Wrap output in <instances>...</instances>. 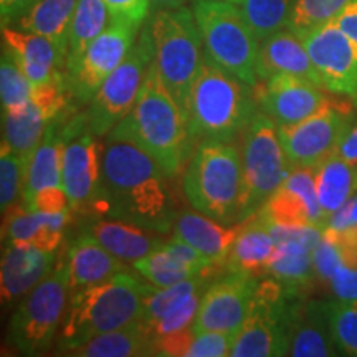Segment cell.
<instances>
[{
  "instance_id": "cell-1",
  "label": "cell",
  "mask_w": 357,
  "mask_h": 357,
  "mask_svg": "<svg viewBox=\"0 0 357 357\" xmlns=\"http://www.w3.org/2000/svg\"><path fill=\"white\" fill-rule=\"evenodd\" d=\"M167 174L136 142L106 137L101 153V192L93 211L167 234L174 229Z\"/></svg>"
},
{
  "instance_id": "cell-2",
  "label": "cell",
  "mask_w": 357,
  "mask_h": 357,
  "mask_svg": "<svg viewBox=\"0 0 357 357\" xmlns=\"http://www.w3.org/2000/svg\"><path fill=\"white\" fill-rule=\"evenodd\" d=\"M106 137L136 142L158 160L169 178L176 177L181 169L189 164L192 147L195 144L189 119L162 83L153 63L147 68L132 109Z\"/></svg>"
},
{
  "instance_id": "cell-3",
  "label": "cell",
  "mask_w": 357,
  "mask_h": 357,
  "mask_svg": "<svg viewBox=\"0 0 357 357\" xmlns=\"http://www.w3.org/2000/svg\"><path fill=\"white\" fill-rule=\"evenodd\" d=\"M149 281L128 271L71 293L61 328V349L71 351L98 334L141 321Z\"/></svg>"
},
{
  "instance_id": "cell-4",
  "label": "cell",
  "mask_w": 357,
  "mask_h": 357,
  "mask_svg": "<svg viewBox=\"0 0 357 357\" xmlns=\"http://www.w3.org/2000/svg\"><path fill=\"white\" fill-rule=\"evenodd\" d=\"M258 111L253 86L205 58L192 84L187 108L194 141L235 139Z\"/></svg>"
},
{
  "instance_id": "cell-5",
  "label": "cell",
  "mask_w": 357,
  "mask_h": 357,
  "mask_svg": "<svg viewBox=\"0 0 357 357\" xmlns=\"http://www.w3.org/2000/svg\"><path fill=\"white\" fill-rule=\"evenodd\" d=\"M153 66L187 116L192 84L207 58L194 12L187 7L158 8L142 26Z\"/></svg>"
},
{
  "instance_id": "cell-6",
  "label": "cell",
  "mask_w": 357,
  "mask_h": 357,
  "mask_svg": "<svg viewBox=\"0 0 357 357\" xmlns=\"http://www.w3.org/2000/svg\"><path fill=\"white\" fill-rule=\"evenodd\" d=\"M192 208L231 225L240 222L243 169L240 146L231 141H200L182 178Z\"/></svg>"
},
{
  "instance_id": "cell-7",
  "label": "cell",
  "mask_w": 357,
  "mask_h": 357,
  "mask_svg": "<svg viewBox=\"0 0 357 357\" xmlns=\"http://www.w3.org/2000/svg\"><path fill=\"white\" fill-rule=\"evenodd\" d=\"M192 12L208 60L255 88L260 82V40L242 7L227 0H195Z\"/></svg>"
},
{
  "instance_id": "cell-8",
  "label": "cell",
  "mask_w": 357,
  "mask_h": 357,
  "mask_svg": "<svg viewBox=\"0 0 357 357\" xmlns=\"http://www.w3.org/2000/svg\"><path fill=\"white\" fill-rule=\"evenodd\" d=\"M300 306V289L276 278L258 283L248 316L231 344V357L288 356L289 329Z\"/></svg>"
},
{
  "instance_id": "cell-9",
  "label": "cell",
  "mask_w": 357,
  "mask_h": 357,
  "mask_svg": "<svg viewBox=\"0 0 357 357\" xmlns=\"http://www.w3.org/2000/svg\"><path fill=\"white\" fill-rule=\"evenodd\" d=\"M243 194L240 222L260 211L280 189L293 166L284 154L278 136V126L270 116L258 111L242 132Z\"/></svg>"
},
{
  "instance_id": "cell-10",
  "label": "cell",
  "mask_w": 357,
  "mask_h": 357,
  "mask_svg": "<svg viewBox=\"0 0 357 357\" xmlns=\"http://www.w3.org/2000/svg\"><path fill=\"white\" fill-rule=\"evenodd\" d=\"M70 291L68 263L61 260L17 306L8 328L12 344L26 356L47 349L66 312Z\"/></svg>"
},
{
  "instance_id": "cell-11",
  "label": "cell",
  "mask_w": 357,
  "mask_h": 357,
  "mask_svg": "<svg viewBox=\"0 0 357 357\" xmlns=\"http://www.w3.org/2000/svg\"><path fill=\"white\" fill-rule=\"evenodd\" d=\"M151 60L153 53L149 40L141 29L139 40L132 45L123 63L106 78L95 98L89 101L86 124L96 137L108 136L111 129L132 109Z\"/></svg>"
},
{
  "instance_id": "cell-12",
  "label": "cell",
  "mask_w": 357,
  "mask_h": 357,
  "mask_svg": "<svg viewBox=\"0 0 357 357\" xmlns=\"http://www.w3.org/2000/svg\"><path fill=\"white\" fill-rule=\"evenodd\" d=\"M139 29L129 22L111 19L108 26L88 45L77 63L66 68L68 86L79 102L91 101L106 78L123 63L136 43Z\"/></svg>"
},
{
  "instance_id": "cell-13",
  "label": "cell",
  "mask_w": 357,
  "mask_h": 357,
  "mask_svg": "<svg viewBox=\"0 0 357 357\" xmlns=\"http://www.w3.org/2000/svg\"><path fill=\"white\" fill-rule=\"evenodd\" d=\"M349 128L347 113L333 102L300 123L278 126V136L293 167L318 169L336 154Z\"/></svg>"
},
{
  "instance_id": "cell-14",
  "label": "cell",
  "mask_w": 357,
  "mask_h": 357,
  "mask_svg": "<svg viewBox=\"0 0 357 357\" xmlns=\"http://www.w3.org/2000/svg\"><path fill=\"white\" fill-rule=\"evenodd\" d=\"M300 37L324 88L347 96L357 106V43L354 40L334 22L307 30Z\"/></svg>"
},
{
  "instance_id": "cell-15",
  "label": "cell",
  "mask_w": 357,
  "mask_h": 357,
  "mask_svg": "<svg viewBox=\"0 0 357 357\" xmlns=\"http://www.w3.org/2000/svg\"><path fill=\"white\" fill-rule=\"evenodd\" d=\"M65 126L63 187L71 211L86 212L95 208L101 192V153L95 134L83 124Z\"/></svg>"
},
{
  "instance_id": "cell-16",
  "label": "cell",
  "mask_w": 357,
  "mask_h": 357,
  "mask_svg": "<svg viewBox=\"0 0 357 357\" xmlns=\"http://www.w3.org/2000/svg\"><path fill=\"white\" fill-rule=\"evenodd\" d=\"M65 83L35 86V93L22 108L2 113V146L13 153L32 158L43 141L48 126L65 108Z\"/></svg>"
},
{
  "instance_id": "cell-17",
  "label": "cell",
  "mask_w": 357,
  "mask_h": 357,
  "mask_svg": "<svg viewBox=\"0 0 357 357\" xmlns=\"http://www.w3.org/2000/svg\"><path fill=\"white\" fill-rule=\"evenodd\" d=\"M257 287L253 275L234 271L207 287L195 316L194 331H220L235 336L247 319Z\"/></svg>"
},
{
  "instance_id": "cell-18",
  "label": "cell",
  "mask_w": 357,
  "mask_h": 357,
  "mask_svg": "<svg viewBox=\"0 0 357 357\" xmlns=\"http://www.w3.org/2000/svg\"><path fill=\"white\" fill-rule=\"evenodd\" d=\"M253 89L258 108L270 116L276 126L300 123L333 105L324 88L293 75H273L260 79Z\"/></svg>"
},
{
  "instance_id": "cell-19",
  "label": "cell",
  "mask_w": 357,
  "mask_h": 357,
  "mask_svg": "<svg viewBox=\"0 0 357 357\" xmlns=\"http://www.w3.org/2000/svg\"><path fill=\"white\" fill-rule=\"evenodd\" d=\"M266 220L284 225H316L326 220L316 192V169L293 167L278 190L258 211Z\"/></svg>"
},
{
  "instance_id": "cell-20",
  "label": "cell",
  "mask_w": 357,
  "mask_h": 357,
  "mask_svg": "<svg viewBox=\"0 0 357 357\" xmlns=\"http://www.w3.org/2000/svg\"><path fill=\"white\" fill-rule=\"evenodd\" d=\"M2 38L17 65L35 86L65 82L63 68L68 55L50 38L12 25L2 26Z\"/></svg>"
},
{
  "instance_id": "cell-21",
  "label": "cell",
  "mask_w": 357,
  "mask_h": 357,
  "mask_svg": "<svg viewBox=\"0 0 357 357\" xmlns=\"http://www.w3.org/2000/svg\"><path fill=\"white\" fill-rule=\"evenodd\" d=\"M55 266V252L26 242L7 240L2 252L0 291L2 301L10 303L25 296Z\"/></svg>"
},
{
  "instance_id": "cell-22",
  "label": "cell",
  "mask_w": 357,
  "mask_h": 357,
  "mask_svg": "<svg viewBox=\"0 0 357 357\" xmlns=\"http://www.w3.org/2000/svg\"><path fill=\"white\" fill-rule=\"evenodd\" d=\"M245 220L225 225L199 211L182 212L174 223V236L190 245L213 265H225Z\"/></svg>"
},
{
  "instance_id": "cell-23",
  "label": "cell",
  "mask_w": 357,
  "mask_h": 357,
  "mask_svg": "<svg viewBox=\"0 0 357 357\" xmlns=\"http://www.w3.org/2000/svg\"><path fill=\"white\" fill-rule=\"evenodd\" d=\"M273 75H293V77L305 78L324 88L323 79L306 50L305 42L300 35L289 29L280 30L260 43L258 77L265 79Z\"/></svg>"
},
{
  "instance_id": "cell-24",
  "label": "cell",
  "mask_w": 357,
  "mask_h": 357,
  "mask_svg": "<svg viewBox=\"0 0 357 357\" xmlns=\"http://www.w3.org/2000/svg\"><path fill=\"white\" fill-rule=\"evenodd\" d=\"M91 234L102 247L124 263H136L166 243L162 231L147 229L123 218H100L89 225Z\"/></svg>"
},
{
  "instance_id": "cell-25",
  "label": "cell",
  "mask_w": 357,
  "mask_h": 357,
  "mask_svg": "<svg viewBox=\"0 0 357 357\" xmlns=\"http://www.w3.org/2000/svg\"><path fill=\"white\" fill-rule=\"evenodd\" d=\"M66 263H68L70 289L73 293L128 271L126 263L102 247L91 234H84L75 240L68 250Z\"/></svg>"
},
{
  "instance_id": "cell-26",
  "label": "cell",
  "mask_w": 357,
  "mask_h": 357,
  "mask_svg": "<svg viewBox=\"0 0 357 357\" xmlns=\"http://www.w3.org/2000/svg\"><path fill=\"white\" fill-rule=\"evenodd\" d=\"M70 213L71 211L40 213L26 208L25 204H15L3 212V238L32 243L35 247L55 252L70 220Z\"/></svg>"
},
{
  "instance_id": "cell-27",
  "label": "cell",
  "mask_w": 357,
  "mask_h": 357,
  "mask_svg": "<svg viewBox=\"0 0 357 357\" xmlns=\"http://www.w3.org/2000/svg\"><path fill=\"white\" fill-rule=\"evenodd\" d=\"M337 351L329 329L326 301L300 303L289 329L288 356L328 357L339 354Z\"/></svg>"
},
{
  "instance_id": "cell-28",
  "label": "cell",
  "mask_w": 357,
  "mask_h": 357,
  "mask_svg": "<svg viewBox=\"0 0 357 357\" xmlns=\"http://www.w3.org/2000/svg\"><path fill=\"white\" fill-rule=\"evenodd\" d=\"M56 119L48 126L43 141L40 142L29 160L24 197H22L24 204L30 202L40 192L63 187V151L66 136L65 128L63 131L58 129Z\"/></svg>"
},
{
  "instance_id": "cell-29",
  "label": "cell",
  "mask_w": 357,
  "mask_h": 357,
  "mask_svg": "<svg viewBox=\"0 0 357 357\" xmlns=\"http://www.w3.org/2000/svg\"><path fill=\"white\" fill-rule=\"evenodd\" d=\"M276 253L275 236L271 234L270 225L260 212L245 220V225L238 236L225 266L234 273L255 275L265 271L268 263L273 260Z\"/></svg>"
},
{
  "instance_id": "cell-30",
  "label": "cell",
  "mask_w": 357,
  "mask_h": 357,
  "mask_svg": "<svg viewBox=\"0 0 357 357\" xmlns=\"http://www.w3.org/2000/svg\"><path fill=\"white\" fill-rule=\"evenodd\" d=\"M68 354L77 357H142L155 356V342L149 333L139 324L124 326L114 331L98 334L83 342Z\"/></svg>"
},
{
  "instance_id": "cell-31",
  "label": "cell",
  "mask_w": 357,
  "mask_h": 357,
  "mask_svg": "<svg viewBox=\"0 0 357 357\" xmlns=\"http://www.w3.org/2000/svg\"><path fill=\"white\" fill-rule=\"evenodd\" d=\"M78 0H38L15 22L17 29L43 35L68 55V35Z\"/></svg>"
},
{
  "instance_id": "cell-32",
  "label": "cell",
  "mask_w": 357,
  "mask_h": 357,
  "mask_svg": "<svg viewBox=\"0 0 357 357\" xmlns=\"http://www.w3.org/2000/svg\"><path fill=\"white\" fill-rule=\"evenodd\" d=\"M316 192L326 220L352 199L357 192V166L337 154L326 159L316 169ZM326 229V227H324Z\"/></svg>"
},
{
  "instance_id": "cell-33",
  "label": "cell",
  "mask_w": 357,
  "mask_h": 357,
  "mask_svg": "<svg viewBox=\"0 0 357 357\" xmlns=\"http://www.w3.org/2000/svg\"><path fill=\"white\" fill-rule=\"evenodd\" d=\"M111 13L102 0H78L68 35V60L66 68L77 63L89 43L108 26Z\"/></svg>"
},
{
  "instance_id": "cell-34",
  "label": "cell",
  "mask_w": 357,
  "mask_h": 357,
  "mask_svg": "<svg viewBox=\"0 0 357 357\" xmlns=\"http://www.w3.org/2000/svg\"><path fill=\"white\" fill-rule=\"evenodd\" d=\"M208 276H195V278L181 281V283L171 284V287H155L153 284L151 291L147 293L144 303V312L139 324L147 333V329L153 326L155 321L166 316L167 312L177 310L190 298L202 294L207 289Z\"/></svg>"
},
{
  "instance_id": "cell-35",
  "label": "cell",
  "mask_w": 357,
  "mask_h": 357,
  "mask_svg": "<svg viewBox=\"0 0 357 357\" xmlns=\"http://www.w3.org/2000/svg\"><path fill=\"white\" fill-rule=\"evenodd\" d=\"M132 268L137 275L155 287H171L181 281L195 278V276H211L181 260L166 243L132 263Z\"/></svg>"
},
{
  "instance_id": "cell-36",
  "label": "cell",
  "mask_w": 357,
  "mask_h": 357,
  "mask_svg": "<svg viewBox=\"0 0 357 357\" xmlns=\"http://www.w3.org/2000/svg\"><path fill=\"white\" fill-rule=\"evenodd\" d=\"M265 273L296 289L306 287L316 275L312 252L296 247H276L273 260L268 263Z\"/></svg>"
},
{
  "instance_id": "cell-37",
  "label": "cell",
  "mask_w": 357,
  "mask_h": 357,
  "mask_svg": "<svg viewBox=\"0 0 357 357\" xmlns=\"http://www.w3.org/2000/svg\"><path fill=\"white\" fill-rule=\"evenodd\" d=\"M296 0H243L242 10L257 38L263 40L288 29Z\"/></svg>"
},
{
  "instance_id": "cell-38",
  "label": "cell",
  "mask_w": 357,
  "mask_h": 357,
  "mask_svg": "<svg viewBox=\"0 0 357 357\" xmlns=\"http://www.w3.org/2000/svg\"><path fill=\"white\" fill-rule=\"evenodd\" d=\"M35 84L17 65L10 50L3 45L2 61H0V96H2V113L26 105L32 100Z\"/></svg>"
},
{
  "instance_id": "cell-39",
  "label": "cell",
  "mask_w": 357,
  "mask_h": 357,
  "mask_svg": "<svg viewBox=\"0 0 357 357\" xmlns=\"http://www.w3.org/2000/svg\"><path fill=\"white\" fill-rule=\"evenodd\" d=\"M326 312L337 349L357 357V300L326 301Z\"/></svg>"
},
{
  "instance_id": "cell-40",
  "label": "cell",
  "mask_w": 357,
  "mask_h": 357,
  "mask_svg": "<svg viewBox=\"0 0 357 357\" xmlns=\"http://www.w3.org/2000/svg\"><path fill=\"white\" fill-rule=\"evenodd\" d=\"M352 0H296L288 29L301 35L316 26L329 24Z\"/></svg>"
},
{
  "instance_id": "cell-41",
  "label": "cell",
  "mask_w": 357,
  "mask_h": 357,
  "mask_svg": "<svg viewBox=\"0 0 357 357\" xmlns=\"http://www.w3.org/2000/svg\"><path fill=\"white\" fill-rule=\"evenodd\" d=\"M30 158L13 153L2 146L0 151V205L2 213L17 204L19 197H24L26 169Z\"/></svg>"
},
{
  "instance_id": "cell-42",
  "label": "cell",
  "mask_w": 357,
  "mask_h": 357,
  "mask_svg": "<svg viewBox=\"0 0 357 357\" xmlns=\"http://www.w3.org/2000/svg\"><path fill=\"white\" fill-rule=\"evenodd\" d=\"M312 261H314L316 276L329 283L337 268L344 265V248L336 231L323 230L318 247L312 252Z\"/></svg>"
},
{
  "instance_id": "cell-43",
  "label": "cell",
  "mask_w": 357,
  "mask_h": 357,
  "mask_svg": "<svg viewBox=\"0 0 357 357\" xmlns=\"http://www.w3.org/2000/svg\"><path fill=\"white\" fill-rule=\"evenodd\" d=\"M234 334L220 331L195 333L187 357H225L230 356Z\"/></svg>"
},
{
  "instance_id": "cell-44",
  "label": "cell",
  "mask_w": 357,
  "mask_h": 357,
  "mask_svg": "<svg viewBox=\"0 0 357 357\" xmlns=\"http://www.w3.org/2000/svg\"><path fill=\"white\" fill-rule=\"evenodd\" d=\"M111 13V19L124 20L142 26L151 10V0H102Z\"/></svg>"
},
{
  "instance_id": "cell-45",
  "label": "cell",
  "mask_w": 357,
  "mask_h": 357,
  "mask_svg": "<svg viewBox=\"0 0 357 357\" xmlns=\"http://www.w3.org/2000/svg\"><path fill=\"white\" fill-rule=\"evenodd\" d=\"M334 296L337 300L356 301L357 300V265H341L329 281Z\"/></svg>"
},
{
  "instance_id": "cell-46",
  "label": "cell",
  "mask_w": 357,
  "mask_h": 357,
  "mask_svg": "<svg viewBox=\"0 0 357 357\" xmlns=\"http://www.w3.org/2000/svg\"><path fill=\"white\" fill-rule=\"evenodd\" d=\"M38 0H0V15L2 26L15 24L22 15L32 8Z\"/></svg>"
},
{
  "instance_id": "cell-47",
  "label": "cell",
  "mask_w": 357,
  "mask_h": 357,
  "mask_svg": "<svg viewBox=\"0 0 357 357\" xmlns=\"http://www.w3.org/2000/svg\"><path fill=\"white\" fill-rule=\"evenodd\" d=\"M333 22L357 43V0H352Z\"/></svg>"
},
{
  "instance_id": "cell-48",
  "label": "cell",
  "mask_w": 357,
  "mask_h": 357,
  "mask_svg": "<svg viewBox=\"0 0 357 357\" xmlns=\"http://www.w3.org/2000/svg\"><path fill=\"white\" fill-rule=\"evenodd\" d=\"M336 154L344 159L346 162L357 166V124L347 129L342 141L339 142Z\"/></svg>"
},
{
  "instance_id": "cell-49",
  "label": "cell",
  "mask_w": 357,
  "mask_h": 357,
  "mask_svg": "<svg viewBox=\"0 0 357 357\" xmlns=\"http://www.w3.org/2000/svg\"><path fill=\"white\" fill-rule=\"evenodd\" d=\"M194 2L195 0H151V7H154V10H158V8H181Z\"/></svg>"
},
{
  "instance_id": "cell-50",
  "label": "cell",
  "mask_w": 357,
  "mask_h": 357,
  "mask_svg": "<svg viewBox=\"0 0 357 357\" xmlns=\"http://www.w3.org/2000/svg\"><path fill=\"white\" fill-rule=\"evenodd\" d=\"M346 205H347V211H349L352 225L357 227V195H354V197L347 200Z\"/></svg>"
},
{
  "instance_id": "cell-51",
  "label": "cell",
  "mask_w": 357,
  "mask_h": 357,
  "mask_svg": "<svg viewBox=\"0 0 357 357\" xmlns=\"http://www.w3.org/2000/svg\"><path fill=\"white\" fill-rule=\"evenodd\" d=\"M227 2H231V3H236V6H242L243 0H227Z\"/></svg>"
}]
</instances>
